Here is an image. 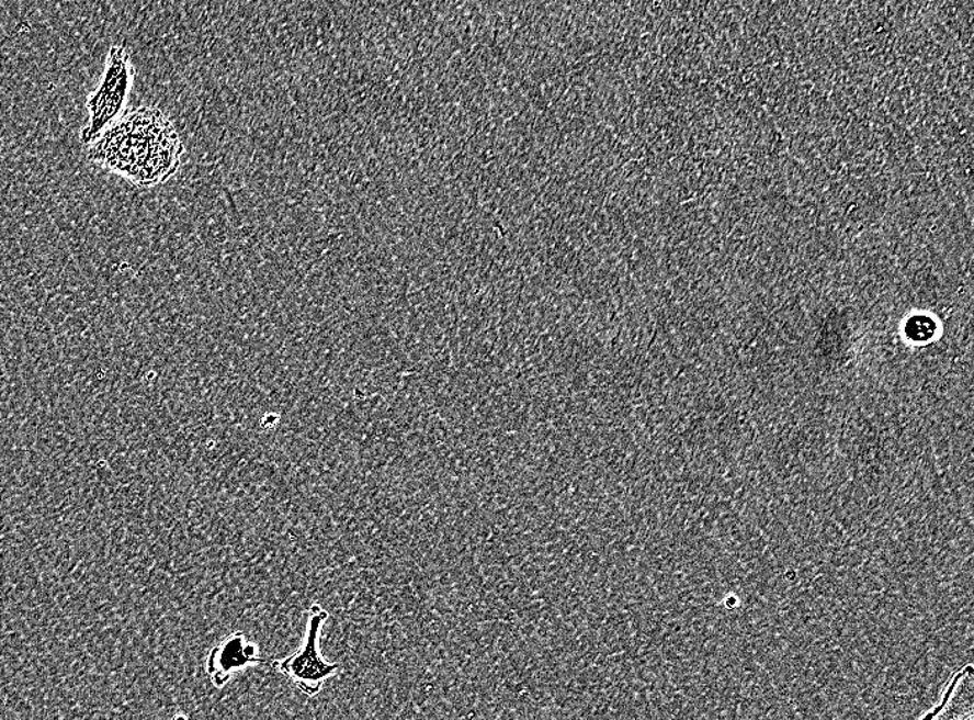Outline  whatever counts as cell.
I'll return each instance as SVG.
<instances>
[{"instance_id":"1","label":"cell","mask_w":974,"mask_h":720,"mask_svg":"<svg viewBox=\"0 0 974 720\" xmlns=\"http://www.w3.org/2000/svg\"><path fill=\"white\" fill-rule=\"evenodd\" d=\"M184 147L172 120L155 105L125 111L89 146L88 160L140 189L178 173Z\"/></svg>"},{"instance_id":"2","label":"cell","mask_w":974,"mask_h":720,"mask_svg":"<svg viewBox=\"0 0 974 720\" xmlns=\"http://www.w3.org/2000/svg\"><path fill=\"white\" fill-rule=\"evenodd\" d=\"M135 76V67L132 65V58L126 47L111 46L103 77L100 79L98 88L89 94L87 100L89 121L79 135L82 145H92L125 113L132 88H134Z\"/></svg>"},{"instance_id":"3","label":"cell","mask_w":974,"mask_h":720,"mask_svg":"<svg viewBox=\"0 0 974 720\" xmlns=\"http://www.w3.org/2000/svg\"><path fill=\"white\" fill-rule=\"evenodd\" d=\"M328 618V612L320 606L309 608L308 627L304 643L293 655L287 656L274 666L287 676L304 695L315 697L319 695L325 683L340 670V665L327 663L320 655L321 629Z\"/></svg>"},{"instance_id":"4","label":"cell","mask_w":974,"mask_h":720,"mask_svg":"<svg viewBox=\"0 0 974 720\" xmlns=\"http://www.w3.org/2000/svg\"><path fill=\"white\" fill-rule=\"evenodd\" d=\"M264 663L267 661L258 656L257 645L248 643L246 634L237 632L211 650L206 670H208L212 683L216 687H222L229 683L237 672L247 668V666Z\"/></svg>"}]
</instances>
